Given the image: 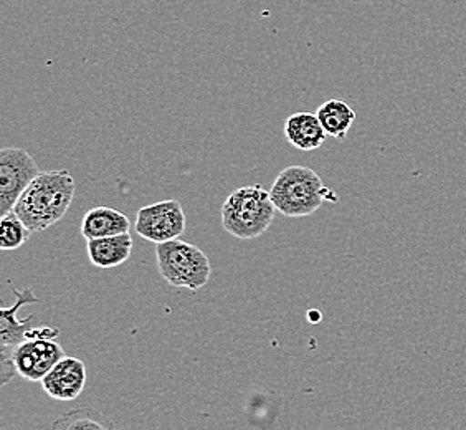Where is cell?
<instances>
[{
    "label": "cell",
    "instance_id": "obj_2",
    "mask_svg": "<svg viewBox=\"0 0 466 430\" xmlns=\"http://www.w3.org/2000/svg\"><path fill=\"white\" fill-rule=\"evenodd\" d=\"M269 196L279 214L291 219L313 215L326 200L338 202V196L308 166H288L281 170L269 189Z\"/></svg>",
    "mask_w": 466,
    "mask_h": 430
},
{
    "label": "cell",
    "instance_id": "obj_15",
    "mask_svg": "<svg viewBox=\"0 0 466 430\" xmlns=\"http://www.w3.org/2000/svg\"><path fill=\"white\" fill-rule=\"evenodd\" d=\"M32 235L28 225L18 217L15 210L2 215L0 220V249L2 251H15L27 242Z\"/></svg>",
    "mask_w": 466,
    "mask_h": 430
},
{
    "label": "cell",
    "instance_id": "obj_13",
    "mask_svg": "<svg viewBox=\"0 0 466 430\" xmlns=\"http://www.w3.org/2000/svg\"><path fill=\"white\" fill-rule=\"evenodd\" d=\"M316 115L323 125L326 135L338 141H344L356 121V111L344 99L334 98L318 108Z\"/></svg>",
    "mask_w": 466,
    "mask_h": 430
},
{
    "label": "cell",
    "instance_id": "obj_1",
    "mask_svg": "<svg viewBox=\"0 0 466 430\" xmlns=\"http://www.w3.org/2000/svg\"><path fill=\"white\" fill-rule=\"evenodd\" d=\"M76 192L70 170H46L30 182L14 210L32 232H44L62 220Z\"/></svg>",
    "mask_w": 466,
    "mask_h": 430
},
{
    "label": "cell",
    "instance_id": "obj_12",
    "mask_svg": "<svg viewBox=\"0 0 466 430\" xmlns=\"http://www.w3.org/2000/svg\"><path fill=\"white\" fill-rule=\"evenodd\" d=\"M129 229H131L129 219L116 209L106 206L91 209L83 217V222H81V233L86 241L129 232Z\"/></svg>",
    "mask_w": 466,
    "mask_h": 430
},
{
    "label": "cell",
    "instance_id": "obj_8",
    "mask_svg": "<svg viewBox=\"0 0 466 430\" xmlns=\"http://www.w3.org/2000/svg\"><path fill=\"white\" fill-rule=\"evenodd\" d=\"M65 356L62 346L48 338H28L14 351L18 374L32 383L42 381Z\"/></svg>",
    "mask_w": 466,
    "mask_h": 430
},
{
    "label": "cell",
    "instance_id": "obj_10",
    "mask_svg": "<svg viewBox=\"0 0 466 430\" xmlns=\"http://www.w3.org/2000/svg\"><path fill=\"white\" fill-rule=\"evenodd\" d=\"M88 259L98 269H115L123 265L131 257L133 237L131 233H119L111 237H101L88 241Z\"/></svg>",
    "mask_w": 466,
    "mask_h": 430
},
{
    "label": "cell",
    "instance_id": "obj_7",
    "mask_svg": "<svg viewBox=\"0 0 466 430\" xmlns=\"http://www.w3.org/2000/svg\"><path fill=\"white\" fill-rule=\"evenodd\" d=\"M135 229L149 242H169L186 232V212L174 199L144 206L136 215Z\"/></svg>",
    "mask_w": 466,
    "mask_h": 430
},
{
    "label": "cell",
    "instance_id": "obj_5",
    "mask_svg": "<svg viewBox=\"0 0 466 430\" xmlns=\"http://www.w3.org/2000/svg\"><path fill=\"white\" fill-rule=\"evenodd\" d=\"M12 293L17 296V303L10 308L2 306L0 310V381L4 384H9L14 376L18 374L14 351L18 344L27 340V333L34 328L32 322L35 314H30L25 320H18L17 312L22 306L35 305L40 302L30 288L20 292L12 285Z\"/></svg>",
    "mask_w": 466,
    "mask_h": 430
},
{
    "label": "cell",
    "instance_id": "obj_9",
    "mask_svg": "<svg viewBox=\"0 0 466 430\" xmlns=\"http://www.w3.org/2000/svg\"><path fill=\"white\" fill-rule=\"evenodd\" d=\"M44 391L55 401L70 403L80 397L86 384V368L81 359L65 356L42 381Z\"/></svg>",
    "mask_w": 466,
    "mask_h": 430
},
{
    "label": "cell",
    "instance_id": "obj_3",
    "mask_svg": "<svg viewBox=\"0 0 466 430\" xmlns=\"http://www.w3.org/2000/svg\"><path fill=\"white\" fill-rule=\"evenodd\" d=\"M277 206L269 190L255 184L235 189L222 206V225L225 232L235 239L251 241L267 232L277 214Z\"/></svg>",
    "mask_w": 466,
    "mask_h": 430
},
{
    "label": "cell",
    "instance_id": "obj_6",
    "mask_svg": "<svg viewBox=\"0 0 466 430\" xmlns=\"http://www.w3.org/2000/svg\"><path fill=\"white\" fill-rule=\"evenodd\" d=\"M40 174L32 154L22 148L0 151V217L14 210L20 196Z\"/></svg>",
    "mask_w": 466,
    "mask_h": 430
},
{
    "label": "cell",
    "instance_id": "obj_11",
    "mask_svg": "<svg viewBox=\"0 0 466 430\" xmlns=\"http://www.w3.org/2000/svg\"><path fill=\"white\" fill-rule=\"evenodd\" d=\"M285 136L288 143L299 151H314L321 148L326 131L316 113H295L285 121Z\"/></svg>",
    "mask_w": 466,
    "mask_h": 430
},
{
    "label": "cell",
    "instance_id": "obj_14",
    "mask_svg": "<svg viewBox=\"0 0 466 430\" xmlns=\"http://www.w3.org/2000/svg\"><path fill=\"white\" fill-rule=\"evenodd\" d=\"M115 427H116L115 422L109 421V417L93 407L73 409L70 413L63 414L62 417H58L54 422V429L56 430H113Z\"/></svg>",
    "mask_w": 466,
    "mask_h": 430
},
{
    "label": "cell",
    "instance_id": "obj_4",
    "mask_svg": "<svg viewBox=\"0 0 466 430\" xmlns=\"http://www.w3.org/2000/svg\"><path fill=\"white\" fill-rule=\"evenodd\" d=\"M156 259L161 277L172 287L198 292L206 287L212 275L206 253L198 245L179 239L156 243Z\"/></svg>",
    "mask_w": 466,
    "mask_h": 430
}]
</instances>
